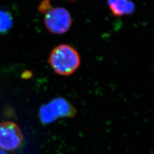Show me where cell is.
Wrapping results in <instances>:
<instances>
[{
  "label": "cell",
  "instance_id": "cell-1",
  "mask_svg": "<svg viewBox=\"0 0 154 154\" xmlns=\"http://www.w3.org/2000/svg\"><path fill=\"white\" fill-rule=\"evenodd\" d=\"M49 62L53 70L63 76L70 75L81 64L80 57L76 50L69 45L56 46L50 53Z\"/></svg>",
  "mask_w": 154,
  "mask_h": 154
},
{
  "label": "cell",
  "instance_id": "cell-2",
  "mask_svg": "<svg viewBox=\"0 0 154 154\" xmlns=\"http://www.w3.org/2000/svg\"><path fill=\"white\" fill-rule=\"evenodd\" d=\"M75 108L67 99L56 98L49 103L42 105L39 109V118L42 123L50 124L60 118H72L75 116Z\"/></svg>",
  "mask_w": 154,
  "mask_h": 154
},
{
  "label": "cell",
  "instance_id": "cell-3",
  "mask_svg": "<svg viewBox=\"0 0 154 154\" xmlns=\"http://www.w3.org/2000/svg\"><path fill=\"white\" fill-rule=\"evenodd\" d=\"M44 14L45 26L53 34H63L72 26V16L65 8L51 7Z\"/></svg>",
  "mask_w": 154,
  "mask_h": 154
},
{
  "label": "cell",
  "instance_id": "cell-4",
  "mask_svg": "<svg viewBox=\"0 0 154 154\" xmlns=\"http://www.w3.org/2000/svg\"><path fill=\"white\" fill-rule=\"evenodd\" d=\"M22 141V131L16 123L10 121L0 123V149L11 152L19 148Z\"/></svg>",
  "mask_w": 154,
  "mask_h": 154
},
{
  "label": "cell",
  "instance_id": "cell-5",
  "mask_svg": "<svg viewBox=\"0 0 154 154\" xmlns=\"http://www.w3.org/2000/svg\"><path fill=\"white\" fill-rule=\"evenodd\" d=\"M108 5L112 14L117 17L131 14L135 9L131 0H108Z\"/></svg>",
  "mask_w": 154,
  "mask_h": 154
},
{
  "label": "cell",
  "instance_id": "cell-6",
  "mask_svg": "<svg viewBox=\"0 0 154 154\" xmlns=\"http://www.w3.org/2000/svg\"><path fill=\"white\" fill-rule=\"evenodd\" d=\"M13 25V18L7 9L0 8V35L8 33Z\"/></svg>",
  "mask_w": 154,
  "mask_h": 154
},
{
  "label": "cell",
  "instance_id": "cell-7",
  "mask_svg": "<svg viewBox=\"0 0 154 154\" xmlns=\"http://www.w3.org/2000/svg\"><path fill=\"white\" fill-rule=\"evenodd\" d=\"M51 8L50 0H45L39 6V11L41 13H45Z\"/></svg>",
  "mask_w": 154,
  "mask_h": 154
},
{
  "label": "cell",
  "instance_id": "cell-8",
  "mask_svg": "<svg viewBox=\"0 0 154 154\" xmlns=\"http://www.w3.org/2000/svg\"><path fill=\"white\" fill-rule=\"evenodd\" d=\"M0 154H13L11 152L9 151H6L5 150H3L2 149H0Z\"/></svg>",
  "mask_w": 154,
  "mask_h": 154
},
{
  "label": "cell",
  "instance_id": "cell-9",
  "mask_svg": "<svg viewBox=\"0 0 154 154\" xmlns=\"http://www.w3.org/2000/svg\"><path fill=\"white\" fill-rule=\"evenodd\" d=\"M70 1H74V0H70Z\"/></svg>",
  "mask_w": 154,
  "mask_h": 154
}]
</instances>
